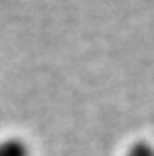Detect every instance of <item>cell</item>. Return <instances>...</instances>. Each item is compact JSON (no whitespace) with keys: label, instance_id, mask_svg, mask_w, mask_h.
<instances>
[{"label":"cell","instance_id":"6da1fadb","mask_svg":"<svg viewBox=\"0 0 154 156\" xmlns=\"http://www.w3.org/2000/svg\"><path fill=\"white\" fill-rule=\"evenodd\" d=\"M0 156H29V146L19 137H6L0 142Z\"/></svg>","mask_w":154,"mask_h":156},{"label":"cell","instance_id":"7a4b0ae2","mask_svg":"<svg viewBox=\"0 0 154 156\" xmlns=\"http://www.w3.org/2000/svg\"><path fill=\"white\" fill-rule=\"evenodd\" d=\"M125 156H154V148L148 142H135Z\"/></svg>","mask_w":154,"mask_h":156}]
</instances>
